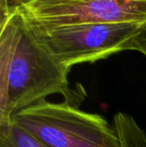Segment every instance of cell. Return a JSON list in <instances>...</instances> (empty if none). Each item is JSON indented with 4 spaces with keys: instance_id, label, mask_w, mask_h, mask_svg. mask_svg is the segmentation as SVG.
I'll list each match as a JSON object with an SVG mask.
<instances>
[{
    "instance_id": "6",
    "label": "cell",
    "mask_w": 146,
    "mask_h": 147,
    "mask_svg": "<svg viewBox=\"0 0 146 147\" xmlns=\"http://www.w3.org/2000/svg\"><path fill=\"white\" fill-rule=\"evenodd\" d=\"M16 0H0V9H1V16L9 13L15 4Z\"/></svg>"
},
{
    "instance_id": "2",
    "label": "cell",
    "mask_w": 146,
    "mask_h": 147,
    "mask_svg": "<svg viewBox=\"0 0 146 147\" xmlns=\"http://www.w3.org/2000/svg\"><path fill=\"white\" fill-rule=\"evenodd\" d=\"M49 147H146L133 118L117 113L114 123L67 101L43 100L17 112L11 121Z\"/></svg>"
},
{
    "instance_id": "5",
    "label": "cell",
    "mask_w": 146,
    "mask_h": 147,
    "mask_svg": "<svg viewBox=\"0 0 146 147\" xmlns=\"http://www.w3.org/2000/svg\"><path fill=\"white\" fill-rule=\"evenodd\" d=\"M0 147H49L10 122L0 124Z\"/></svg>"
},
{
    "instance_id": "1",
    "label": "cell",
    "mask_w": 146,
    "mask_h": 147,
    "mask_svg": "<svg viewBox=\"0 0 146 147\" xmlns=\"http://www.w3.org/2000/svg\"><path fill=\"white\" fill-rule=\"evenodd\" d=\"M70 70L48 50L17 9L0 19V124L10 123L19 111L46 100L64 96L77 106L82 90L72 89Z\"/></svg>"
},
{
    "instance_id": "3",
    "label": "cell",
    "mask_w": 146,
    "mask_h": 147,
    "mask_svg": "<svg viewBox=\"0 0 146 147\" xmlns=\"http://www.w3.org/2000/svg\"><path fill=\"white\" fill-rule=\"evenodd\" d=\"M31 28L53 56L70 70L78 64L95 63L122 51H136L139 38L146 30V22L78 23Z\"/></svg>"
},
{
    "instance_id": "4",
    "label": "cell",
    "mask_w": 146,
    "mask_h": 147,
    "mask_svg": "<svg viewBox=\"0 0 146 147\" xmlns=\"http://www.w3.org/2000/svg\"><path fill=\"white\" fill-rule=\"evenodd\" d=\"M13 9L36 28L146 22V0H16Z\"/></svg>"
},
{
    "instance_id": "7",
    "label": "cell",
    "mask_w": 146,
    "mask_h": 147,
    "mask_svg": "<svg viewBox=\"0 0 146 147\" xmlns=\"http://www.w3.org/2000/svg\"><path fill=\"white\" fill-rule=\"evenodd\" d=\"M136 51L141 52V53H143L144 55H146V30H145V32L143 33L142 36L139 38L138 43H137Z\"/></svg>"
}]
</instances>
